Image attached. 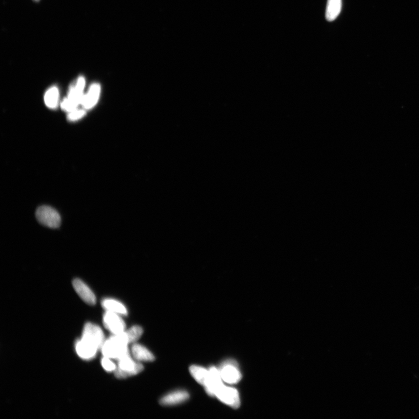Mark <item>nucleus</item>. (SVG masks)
Segmentation results:
<instances>
[{
    "instance_id": "nucleus-7",
    "label": "nucleus",
    "mask_w": 419,
    "mask_h": 419,
    "mask_svg": "<svg viewBox=\"0 0 419 419\" xmlns=\"http://www.w3.org/2000/svg\"><path fill=\"white\" fill-rule=\"evenodd\" d=\"M82 339L89 341L99 349H101L105 342L104 333L101 328L92 323L85 325Z\"/></svg>"
},
{
    "instance_id": "nucleus-22",
    "label": "nucleus",
    "mask_w": 419,
    "mask_h": 419,
    "mask_svg": "<svg viewBox=\"0 0 419 419\" xmlns=\"http://www.w3.org/2000/svg\"><path fill=\"white\" fill-rule=\"evenodd\" d=\"M34 1L38 2V1H39V0H34Z\"/></svg>"
},
{
    "instance_id": "nucleus-8",
    "label": "nucleus",
    "mask_w": 419,
    "mask_h": 419,
    "mask_svg": "<svg viewBox=\"0 0 419 419\" xmlns=\"http://www.w3.org/2000/svg\"><path fill=\"white\" fill-rule=\"evenodd\" d=\"M103 323L106 328L113 334H119L125 331V323L119 315L114 312L106 311L103 317Z\"/></svg>"
},
{
    "instance_id": "nucleus-5",
    "label": "nucleus",
    "mask_w": 419,
    "mask_h": 419,
    "mask_svg": "<svg viewBox=\"0 0 419 419\" xmlns=\"http://www.w3.org/2000/svg\"><path fill=\"white\" fill-rule=\"evenodd\" d=\"M222 381L229 384L238 383L242 379V375L239 371L237 363L234 361L229 360L222 363L219 369Z\"/></svg>"
},
{
    "instance_id": "nucleus-1",
    "label": "nucleus",
    "mask_w": 419,
    "mask_h": 419,
    "mask_svg": "<svg viewBox=\"0 0 419 419\" xmlns=\"http://www.w3.org/2000/svg\"><path fill=\"white\" fill-rule=\"evenodd\" d=\"M129 344L125 331L114 334L105 341L101 348L102 353L104 357L119 360L124 357L130 354L128 345Z\"/></svg>"
},
{
    "instance_id": "nucleus-18",
    "label": "nucleus",
    "mask_w": 419,
    "mask_h": 419,
    "mask_svg": "<svg viewBox=\"0 0 419 419\" xmlns=\"http://www.w3.org/2000/svg\"><path fill=\"white\" fill-rule=\"evenodd\" d=\"M59 92L57 87H52L46 92L45 96V103L48 108L54 109L57 107L58 101Z\"/></svg>"
},
{
    "instance_id": "nucleus-16",
    "label": "nucleus",
    "mask_w": 419,
    "mask_h": 419,
    "mask_svg": "<svg viewBox=\"0 0 419 419\" xmlns=\"http://www.w3.org/2000/svg\"><path fill=\"white\" fill-rule=\"evenodd\" d=\"M342 9V0H328L326 12V18L332 22L337 19Z\"/></svg>"
},
{
    "instance_id": "nucleus-17",
    "label": "nucleus",
    "mask_w": 419,
    "mask_h": 419,
    "mask_svg": "<svg viewBox=\"0 0 419 419\" xmlns=\"http://www.w3.org/2000/svg\"><path fill=\"white\" fill-rule=\"evenodd\" d=\"M101 304L106 311H112L119 315L126 316L128 314L126 307L114 299H106L102 301Z\"/></svg>"
},
{
    "instance_id": "nucleus-10",
    "label": "nucleus",
    "mask_w": 419,
    "mask_h": 419,
    "mask_svg": "<svg viewBox=\"0 0 419 419\" xmlns=\"http://www.w3.org/2000/svg\"><path fill=\"white\" fill-rule=\"evenodd\" d=\"M76 351L79 357L85 360L95 358L99 349L89 341L81 339L76 343Z\"/></svg>"
},
{
    "instance_id": "nucleus-14",
    "label": "nucleus",
    "mask_w": 419,
    "mask_h": 419,
    "mask_svg": "<svg viewBox=\"0 0 419 419\" xmlns=\"http://www.w3.org/2000/svg\"><path fill=\"white\" fill-rule=\"evenodd\" d=\"M132 353L137 361L144 362H152L155 361V357L144 347L139 344H134L132 347Z\"/></svg>"
},
{
    "instance_id": "nucleus-4",
    "label": "nucleus",
    "mask_w": 419,
    "mask_h": 419,
    "mask_svg": "<svg viewBox=\"0 0 419 419\" xmlns=\"http://www.w3.org/2000/svg\"><path fill=\"white\" fill-rule=\"evenodd\" d=\"M36 217L40 224L51 228H58L61 224V217L59 213L50 206L38 207L36 212Z\"/></svg>"
},
{
    "instance_id": "nucleus-15",
    "label": "nucleus",
    "mask_w": 419,
    "mask_h": 419,
    "mask_svg": "<svg viewBox=\"0 0 419 419\" xmlns=\"http://www.w3.org/2000/svg\"><path fill=\"white\" fill-rule=\"evenodd\" d=\"M190 373L196 381L204 387L206 386L210 379V371L198 366L190 367Z\"/></svg>"
},
{
    "instance_id": "nucleus-6",
    "label": "nucleus",
    "mask_w": 419,
    "mask_h": 419,
    "mask_svg": "<svg viewBox=\"0 0 419 419\" xmlns=\"http://www.w3.org/2000/svg\"><path fill=\"white\" fill-rule=\"evenodd\" d=\"M215 396L222 403L233 408H238L240 406V397L238 391L235 388L222 385L216 391Z\"/></svg>"
},
{
    "instance_id": "nucleus-21",
    "label": "nucleus",
    "mask_w": 419,
    "mask_h": 419,
    "mask_svg": "<svg viewBox=\"0 0 419 419\" xmlns=\"http://www.w3.org/2000/svg\"><path fill=\"white\" fill-rule=\"evenodd\" d=\"M85 114H86V111L85 110H75L71 111L69 115H68V118L70 121H76L83 117Z\"/></svg>"
},
{
    "instance_id": "nucleus-12",
    "label": "nucleus",
    "mask_w": 419,
    "mask_h": 419,
    "mask_svg": "<svg viewBox=\"0 0 419 419\" xmlns=\"http://www.w3.org/2000/svg\"><path fill=\"white\" fill-rule=\"evenodd\" d=\"M100 85L98 83L93 84L90 88L86 95H84L82 104L85 109H91L95 106L99 100L100 94Z\"/></svg>"
},
{
    "instance_id": "nucleus-9",
    "label": "nucleus",
    "mask_w": 419,
    "mask_h": 419,
    "mask_svg": "<svg viewBox=\"0 0 419 419\" xmlns=\"http://www.w3.org/2000/svg\"><path fill=\"white\" fill-rule=\"evenodd\" d=\"M74 289L81 299L90 305H95L96 298L88 285L80 279H75L72 283Z\"/></svg>"
},
{
    "instance_id": "nucleus-20",
    "label": "nucleus",
    "mask_w": 419,
    "mask_h": 419,
    "mask_svg": "<svg viewBox=\"0 0 419 419\" xmlns=\"http://www.w3.org/2000/svg\"><path fill=\"white\" fill-rule=\"evenodd\" d=\"M101 365L106 371L109 372L115 371L117 369L116 366L110 360V358L104 357L101 359Z\"/></svg>"
},
{
    "instance_id": "nucleus-2",
    "label": "nucleus",
    "mask_w": 419,
    "mask_h": 419,
    "mask_svg": "<svg viewBox=\"0 0 419 419\" xmlns=\"http://www.w3.org/2000/svg\"><path fill=\"white\" fill-rule=\"evenodd\" d=\"M85 86V79L83 76H80L76 83L71 87L68 97L62 101L61 108L63 110L71 112L76 110L79 104H82Z\"/></svg>"
},
{
    "instance_id": "nucleus-19",
    "label": "nucleus",
    "mask_w": 419,
    "mask_h": 419,
    "mask_svg": "<svg viewBox=\"0 0 419 419\" xmlns=\"http://www.w3.org/2000/svg\"><path fill=\"white\" fill-rule=\"evenodd\" d=\"M129 344L135 343L140 339L143 333V329L140 326H134L125 331Z\"/></svg>"
},
{
    "instance_id": "nucleus-11",
    "label": "nucleus",
    "mask_w": 419,
    "mask_h": 419,
    "mask_svg": "<svg viewBox=\"0 0 419 419\" xmlns=\"http://www.w3.org/2000/svg\"><path fill=\"white\" fill-rule=\"evenodd\" d=\"M210 371V379L208 382L205 389L207 394L211 396H215V394L218 389H219L222 385V380L221 377V374L219 369L216 368L215 367H211L209 369Z\"/></svg>"
},
{
    "instance_id": "nucleus-13",
    "label": "nucleus",
    "mask_w": 419,
    "mask_h": 419,
    "mask_svg": "<svg viewBox=\"0 0 419 419\" xmlns=\"http://www.w3.org/2000/svg\"><path fill=\"white\" fill-rule=\"evenodd\" d=\"M189 397V394L186 391H175L162 397L160 400V404L165 406L177 405L185 402Z\"/></svg>"
},
{
    "instance_id": "nucleus-3",
    "label": "nucleus",
    "mask_w": 419,
    "mask_h": 419,
    "mask_svg": "<svg viewBox=\"0 0 419 419\" xmlns=\"http://www.w3.org/2000/svg\"><path fill=\"white\" fill-rule=\"evenodd\" d=\"M143 369L142 364L135 362L131 359L130 354H128L118 360V365L115 371V375L118 379H125L139 374Z\"/></svg>"
}]
</instances>
